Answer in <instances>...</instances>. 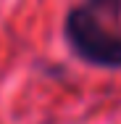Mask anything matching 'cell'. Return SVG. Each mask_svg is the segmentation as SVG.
Returning a JSON list of instances; mask_svg holds the SVG:
<instances>
[{
  "mask_svg": "<svg viewBox=\"0 0 121 124\" xmlns=\"http://www.w3.org/2000/svg\"><path fill=\"white\" fill-rule=\"evenodd\" d=\"M66 37L79 58L95 66H121V34L105 29L90 8H74L66 16Z\"/></svg>",
  "mask_w": 121,
  "mask_h": 124,
  "instance_id": "obj_1",
  "label": "cell"
},
{
  "mask_svg": "<svg viewBox=\"0 0 121 124\" xmlns=\"http://www.w3.org/2000/svg\"><path fill=\"white\" fill-rule=\"evenodd\" d=\"M92 8H103V11H119L121 0H90Z\"/></svg>",
  "mask_w": 121,
  "mask_h": 124,
  "instance_id": "obj_2",
  "label": "cell"
}]
</instances>
